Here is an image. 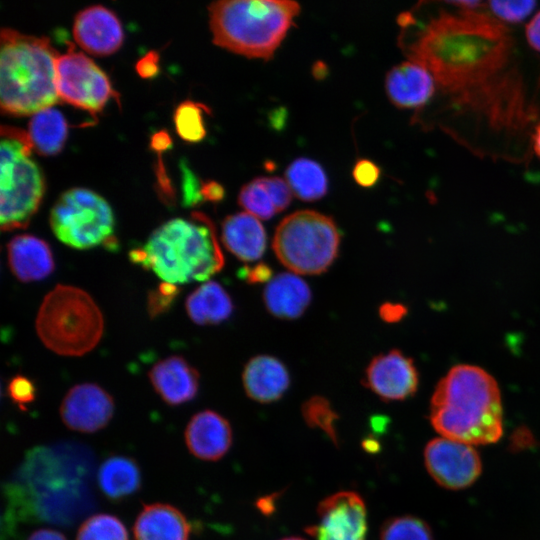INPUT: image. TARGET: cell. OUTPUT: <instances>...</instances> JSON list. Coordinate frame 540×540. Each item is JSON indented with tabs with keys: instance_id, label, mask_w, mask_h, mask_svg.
I'll return each instance as SVG.
<instances>
[{
	"instance_id": "1",
	"label": "cell",
	"mask_w": 540,
	"mask_h": 540,
	"mask_svg": "<svg viewBox=\"0 0 540 540\" xmlns=\"http://www.w3.org/2000/svg\"><path fill=\"white\" fill-rule=\"evenodd\" d=\"M417 6L399 15V45L432 75L436 92L414 120L439 127L481 158L524 162L540 122V59L486 12Z\"/></svg>"
},
{
	"instance_id": "2",
	"label": "cell",
	"mask_w": 540,
	"mask_h": 540,
	"mask_svg": "<svg viewBox=\"0 0 540 540\" xmlns=\"http://www.w3.org/2000/svg\"><path fill=\"white\" fill-rule=\"evenodd\" d=\"M429 416L443 437L470 445L495 443L503 432L498 385L490 374L473 365L454 366L440 380Z\"/></svg>"
},
{
	"instance_id": "3",
	"label": "cell",
	"mask_w": 540,
	"mask_h": 540,
	"mask_svg": "<svg viewBox=\"0 0 540 540\" xmlns=\"http://www.w3.org/2000/svg\"><path fill=\"white\" fill-rule=\"evenodd\" d=\"M193 218L200 223L181 218L165 222L144 246L130 251V260L175 285L209 279L222 269L223 253L210 219L199 212Z\"/></svg>"
},
{
	"instance_id": "4",
	"label": "cell",
	"mask_w": 540,
	"mask_h": 540,
	"mask_svg": "<svg viewBox=\"0 0 540 540\" xmlns=\"http://www.w3.org/2000/svg\"><path fill=\"white\" fill-rule=\"evenodd\" d=\"M58 52L46 37L3 28L0 39V106L14 116L35 114L58 101Z\"/></svg>"
},
{
	"instance_id": "5",
	"label": "cell",
	"mask_w": 540,
	"mask_h": 540,
	"mask_svg": "<svg viewBox=\"0 0 540 540\" xmlns=\"http://www.w3.org/2000/svg\"><path fill=\"white\" fill-rule=\"evenodd\" d=\"M213 42L233 53L268 60L300 13L290 0H222L208 7Z\"/></svg>"
},
{
	"instance_id": "6",
	"label": "cell",
	"mask_w": 540,
	"mask_h": 540,
	"mask_svg": "<svg viewBox=\"0 0 540 540\" xmlns=\"http://www.w3.org/2000/svg\"><path fill=\"white\" fill-rule=\"evenodd\" d=\"M102 313L84 290L57 285L44 298L36 319L41 341L64 356H81L91 351L102 337Z\"/></svg>"
},
{
	"instance_id": "7",
	"label": "cell",
	"mask_w": 540,
	"mask_h": 540,
	"mask_svg": "<svg viewBox=\"0 0 540 540\" xmlns=\"http://www.w3.org/2000/svg\"><path fill=\"white\" fill-rule=\"evenodd\" d=\"M28 133L1 127L0 224L2 231L25 228L38 210L45 191L44 176L31 158Z\"/></svg>"
},
{
	"instance_id": "8",
	"label": "cell",
	"mask_w": 540,
	"mask_h": 540,
	"mask_svg": "<svg viewBox=\"0 0 540 540\" xmlns=\"http://www.w3.org/2000/svg\"><path fill=\"white\" fill-rule=\"evenodd\" d=\"M339 230L334 220L312 210L285 217L276 228L273 249L279 261L297 274L318 275L337 257Z\"/></svg>"
},
{
	"instance_id": "9",
	"label": "cell",
	"mask_w": 540,
	"mask_h": 540,
	"mask_svg": "<svg viewBox=\"0 0 540 540\" xmlns=\"http://www.w3.org/2000/svg\"><path fill=\"white\" fill-rule=\"evenodd\" d=\"M49 221L54 235L69 247L117 248L113 211L103 197L89 189L77 187L62 193L51 209Z\"/></svg>"
},
{
	"instance_id": "10",
	"label": "cell",
	"mask_w": 540,
	"mask_h": 540,
	"mask_svg": "<svg viewBox=\"0 0 540 540\" xmlns=\"http://www.w3.org/2000/svg\"><path fill=\"white\" fill-rule=\"evenodd\" d=\"M55 69L58 98L72 106L97 114L110 98H118L106 73L72 47L58 55Z\"/></svg>"
},
{
	"instance_id": "11",
	"label": "cell",
	"mask_w": 540,
	"mask_h": 540,
	"mask_svg": "<svg viewBox=\"0 0 540 540\" xmlns=\"http://www.w3.org/2000/svg\"><path fill=\"white\" fill-rule=\"evenodd\" d=\"M424 461L431 477L452 490L471 486L482 470L479 454L472 445L445 437L427 443Z\"/></svg>"
},
{
	"instance_id": "12",
	"label": "cell",
	"mask_w": 540,
	"mask_h": 540,
	"mask_svg": "<svg viewBox=\"0 0 540 540\" xmlns=\"http://www.w3.org/2000/svg\"><path fill=\"white\" fill-rule=\"evenodd\" d=\"M318 522L305 531L315 540H366L367 511L354 491H340L323 499L317 508Z\"/></svg>"
},
{
	"instance_id": "13",
	"label": "cell",
	"mask_w": 540,
	"mask_h": 540,
	"mask_svg": "<svg viewBox=\"0 0 540 540\" xmlns=\"http://www.w3.org/2000/svg\"><path fill=\"white\" fill-rule=\"evenodd\" d=\"M418 372L411 358L399 350L375 356L365 371L364 384L384 401L407 399L418 387Z\"/></svg>"
},
{
	"instance_id": "14",
	"label": "cell",
	"mask_w": 540,
	"mask_h": 540,
	"mask_svg": "<svg viewBox=\"0 0 540 540\" xmlns=\"http://www.w3.org/2000/svg\"><path fill=\"white\" fill-rule=\"evenodd\" d=\"M114 407L109 393L96 384L84 383L67 392L60 405V416L69 429L93 433L109 423Z\"/></svg>"
},
{
	"instance_id": "15",
	"label": "cell",
	"mask_w": 540,
	"mask_h": 540,
	"mask_svg": "<svg viewBox=\"0 0 540 540\" xmlns=\"http://www.w3.org/2000/svg\"><path fill=\"white\" fill-rule=\"evenodd\" d=\"M73 37L83 50L95 56L113 54L124 41L118 17L101 5L90 6L78 12L74 19Z\"/></svg>"
},
{
	"instance_id": "16",
	"label": "cell",
	"mask_w": 540,
	"mask_h": 540,
	"mask_svg": "<svg viewBox=\"0 0 540 540\" xmlns=\"http://www.w3.org/2000/svg\"><path fill=\"white\" fill-rule=\"evenodd\" d=\"M385 90L396 107L419 111L433 99L436 86L427 69L407 60L389 70L385 78Z\"/></svg>"
},
{
	"instance_id": "17",
	"label": "cell",
	"mask_w": 540,
	"mask_h": 540,
	"mask_svg": "<svg viewBox=\"0 0 540 540\" xmlns=\"http://www.w3.org/2000/svg\"><path fill=\"white\" fill-rule=\"evenodd\" d=\"M184 437L190 453L206 461L219 460L232 444L229 422L212 410L195 414L186 426Z\"/></svg>"
},
{
	"instance_id": "18",
	"label": "cell",
	"mask_w": 540,
	"mask_h": 540,
	"mask_svg": "<svg viewBox=\"0 0 540 540\" xmlns=\"http://www.w3.org/2000/svg\"><path fill=\"white\" fill-rule=\"evenodd\" d=\"M148 375L155 391L170 405L188 402L198 392L199 374L181 356L158 361Z\"/></svg>"
},
{
	"instance_id": "19",
	"label": "cell",
	"mask_w": 540,
	"mask_h": 540,
	"mask_svg": "<svg viewBox=\"0 0 540 540\" xmlns=\"http://www.w3.org/2000/svg\"><path fill=\"white\" fill-rule=\"evenodd\" d=\"M242 381L249 398L260 403L279 400L290 385L286 366L270 355L251 358L244 367Z\"/></svg>"
},
{
	"instance_id": "20",
	"label": "cell",
	"mask_w": 540,
	"mask_h": 540,
	"mask_svg": "<svg viewBox=\"0 0 540 540\" xmlns=\"http://www.w3.org/2000/svg\"><path fill=\"white\" fill-rule=\"evenodd\" d=\"M8 263L13 275L22 282L49 276L55 267L50 246L43 239L20 234L7 244Z\"/></svg>"
},
{
	"instance_id": "21",
	"label": "cell",
	"mask_w": 540,
	"mask_h": 540,
	"mask_svg": "<svg viewBox=\"0 0 540 540\" xmlns=\"http://www.w3.org/2000/svg\"><path fill=\"white\" fill-rule=\"evenodd\" d=\"M221 237L227 250L245 262L258 260L266 249L265 229L259 219L248 212L226 217Z\"/></svg>"
},
{
	"instance_id": "22",
	"label": "cell",
	"mask_w": 540,
	"mask_h": 540,
	"mask_svg": "<svg viewBox=\"0 0 540 540\" xmlns=\"http://www.w3.org/2000/svg\"><path fill=\"white\" fill-rule=\"evenodd\" d=\"M133 533L135 540H188L190 525L177 508L154 503L143 507Z\"/></svg>"
},
{
	"instance_id": "23",
	"label": "cell",
	"mask_w": 540,
	"mask_h": 540,
	"mask_svg": "<svg viewBox=\"0 0 540 540\" xmlns=\"http://www.w3.org/2000/svg\"><path fill=\"white\" fill-rule=\"evenodd\" d=\"M263 299L267 310L277 318L296 319L311 301L309 286L292 273H281L265 287Z\"/></svg>"
},
{
	"instance_id": "24",
	"label": "cell",
	"mask_w": 540,
	"mask_h": 540,
	"mask_svg": "<svg viewBox=\"0 0 540 540\" xmlns=\"http://www.w3.org/2000/svg\"><path fill=\"white\" fill-rule=\"evenodd\" d=\"M185 307L191 320L199 325L221 323L233 312L229 294L214 281H208L194 290L187 297Z\"/></svg>"
},
{
	"instance_id": "25",
	"label": "cell",
	"mask_w": 540,
	"mask_h": 540,
	"mask_svg": "<svg viewBox=\"0 0 540 540\" xmlns=\"http://www.w3.org/2000/svg\"><path fill=\"white\" fill-rule=\"evenodd\" d=\"M97 480L106 497L120 500L134 494L140 488L141 473L132 458L112 456L101 464Z\"/></svg>"
},
{
	"instance_id": "26",
	"label": "cell",
	"mask_w": 540,
	"mask_h": 540,
	"mask_svg": "<svg viewBox=\"0 0 540 540\" xmlns=\"http://www.w3.org/2000/svg\"><path fill=\"white\" fill-rule=\"evenodd\" d=\"M67 122L56 108L49 107L35 113L28 125V136L32 148L41 155L59 153L66 141Z\"/></svg>"
},
{
	"instance_id": "27",
	"label": "cell",
	"mask_w": 540,
	"mask_h": 540,
	"mask_svg": "<svg viewBox=\"0 0 540 540\" xmlns=\"http://www.w3.org/2000/svg\"><path fill=\"white\" fill-rule=\"evenodd\" d=\"M285 176L292 192L302 201H316L327 193L326 174L314 160L307 158L294 160L288 166Z\"/></svg>"
},
{
	"instance_id": "28",
	"label": "cell",
	"mask_w": 540,
	"mask_h": 540,
	"mask_svg": "<svg viewBox=\"0 0 540 540\" xmlns=\"http://www.w3.org/2000/svg\"><path fill=\"white\" fill-rule=\"evenodd\" d=\"M207 108L200 103L184 101L174 112L173 120L176 132L183 140L196 143L206 136L203 113Z\"/></svg>"
},
{
	"instance_id": "29",
	"label": "cell",
	"mask_w": 540,
	"mask_h": 540,
	"mask_svg": "<svg viewBox=\"0 0 540 540\" xmlns=\"http://www.w3.org/2000/svg\"><path fill=\"white\" fill-rule=\"evenodd\" d=\"M380 540H434L431 528L422 519L403 515L386 520L380 529Z\"/></svg>"
},
{
	"instance_id": "30",
	"label": "cell",
	"mask_w": 540,
	"mask_h": 540,
	"mask_svg": "<svg viewBox=\"0 0 540 540\" xmlns=\"http://www.w3.org/2000/svg\"><path fill=\"white\" fill-rule=\"evenodd\" d=\"M301 410L308 426L321 429L335 445L338 444L335 424L339 416L329 400L322 396H313L303 403Z\"/></svg>"
},
{
	"instance_id": "31",
	"label": "cell",
	"mask_w": 540,
	"mask_h": 540,
	"mask_svg": "<svg viewBox=\"0 0 540 540\" xmlns=\"http://www.w3.org/2000/svg\"><path fill=\"white\" fill-rule=\"evenodd\" d=\"M76 540H129L123 523L109 514H96L85 520Z\"/></svg>"
},
{
	"instance_id": "32",
	"label": "cell",
	"mask_w": 540,
	"mask_h": 540,
	"mask_svg": "<svg viewBox=\"0 0 540 540\" xmlns=\"http://www.w3.org/2000/svg\"><path fill=\"white\" fill-rule=\"evenodd\" d=\"M238 203L258 219L267 220L277 213L272 198L260 178L241 188Z\"/></svg>"
},
{
	"instance_id": "33",
	"label": "cell",
	"mask_w": 540,
	"mask_h": 540,
	"mask_svg": "<svg viewBox=\"0 0 540 540\" xmlns=\"http://www.w3.org/2000/svg\"><path fill=\"white\" fill-rule=\"evenodd\" d=\"M490 13L505 24H517L526 19L535 9L537 2L526 1H490L485 2Z\"/></svg>"
},
{
	"instance_id": "34",
	"label": "cell",
	"mask_w": 540,
	"mask_h": 540,
	"mask_svg": "<svg viewBox=\"0 0 540 540\" xmlns=\"http://www.w3.org/2000/svg\"><path fill=\"white\" fill-rule=\"evenodd\" d=\"M179 292L180 289L175 284L168 282H162L156 289L151 290L147 299L149 315L155 318L167 312L173 305Z\"/></svg>"
},
{
	"instance_id": "35",
	"label": "cell",
	"mask_w": 540,
	"mask_h": 540,
	"mask_svg": "<svg viewBox=\"0 0 540 540\" xmlns=\"http://www.w3.org/2000/svg\"><path fill=\"white\" fill-rule=\"evenodd\" d=\"M269 192L277 212L285 210L292 201V190L287 181L279 177H260Z\"/></svg>"
},
{
	"instance_id": "36",
	"label": "cell",
	"mask_w": 540,
	"mask_h": 540,
	"mask_svg": "<svg viewBox=\"0 0 540 540\" xmlns=\"http://www.w3.org/2000/svg\"><path fill=\"white\" fill-rule=\"evenodd\" d=\"M8 392L11 399L21 408L33 401L35 397V387L31 380L20 375L11 379Z\"/></svg>"
},
{
	"instance_id": "37",
	"label": "cell",
	"mask_w": 540,
	"mask_h": 540,
	"mask_svg": "<svg viewBox=\"0 0 540 540\" xmlns=\"http://www.w3.org/2000/svg\"><path fill=\"white\" fill-rule=\"evenodd\" d=\"M183 173V201L185 206H195L203 201L202 184L192 171L184 164L181 167Z\"/></svg>"
},
{
	"instance_id": "38",
	"label": "cell",
	"mask_w": 540,
	"mask_h": 540,
	"mask_svg": "<svg viewBox=\"0 0 540 540\" xmlns=\"http://www.w3.org/2000/svg\"><path fill=\"white\" fill-rule=\"evenodd\" d=\"M352 175L360 186L371 187L377 183L380 177V169L374 162L361 159L356 162Z\"/></svg>"
},
{
	"instance_id": "39",
	"label": "cell",
	"mask_w": 540,
	"mask_h": 540,
	"mask_svg": "<svg viewBox=\"0 0 540 540\" xmlns=\"http://www.w3.org/2000/svg\"><path fill=\"white\" fill-rule=\"evenodd\" d=\"M240 277L250 284L263 283L272 279V269L265 263L245 266L240 270Z\"/></svg>"
},
{
	"instance_id": "40",
	"label": "cell",
	"mask_w": 540,
	"mask_h": 540,
	"mask_svg": "<svg viewBox=\"0 0 540 540\" xmlns=\"http://www.w3.org/2000/svg\"><path fill=\"white\" fill-rule=\"evenodd\" d=\"M159 57L155 51H151L142 57L136 64L138 74L143 78L154 77L158 73Z\"/></svg>"
},
{
	"instance_id": "41",
	"label": "cell",
	"mask_w": 540,
	"mask_h": 540,
	"mask_svg": "<svg viewBox=\"0 0 540 540\" xmlns=\"http://www.w3.org/2000/svg\"><path fill=\"white\" fill-rule=\"evenodd\" d=\"M525 37L529 47L540 53V10L525 26Z\"/></svg>"
},
{
	"instance_id": "42",
	"label": "cell",
	"mask_w": 540,
	"mask_h": 540,
	"mask_svg": "<svg viewBox=\"0 0 540 540\" xmlns=\"http://www.w3.org/2000/svg\"><path fill=\"white\" fill-rule=\"evenodd\" d=\"M407 313V308L399 303L386 302L379 308V315L382 320L388 323L400 321Z\"/></svg>"
},
{
	"instance_id": "43",
	"label": "cell",
	"mask_w": 540,
	"mask_h": 540,
	"mask_svg": "<svg viewBox=\"0 0 540 540\" xmlns=\"http://www.w3.org/2000/svg\"><path fill=\"white\" fill-rule=\"evenodd\" d=\"M510 442V448L513 451L526 449L535 445V439L526 427H519L515 430Z\"/></svg>"
},
{
	"instance_id": "44",
	"label": "cell",
	"mask_w": 540,
	"mask_h": 540,
	"mask_svg": "<svg viewBox=\"0 0 540 540\" xmlns=\"http://www.w3.org/2000/svg\"><path fill=\"white\" fill-rule=\"evenodd\" d=\"M201 194L203 201H210L213 203L223 200L225 196L224 188L216 181H208L202 183Z\"/></svg>"
},
{
	"instance_id": "45",
	"label": "cell",
	"mask_w": 540,
	"mask_h": 540,
	"mask_svg": "<svg viewBox=\"0 0 540 540\" xmlns=\"http://www.w3.org/2000/svg\"><path fill=\"white\" fill-rule=\"evenodd\" d=\"M27 540H66V538L56 530L40 529L33 532Z\"/></svg>"
},
{
	"instance_id": "46",
	"label": "cell",
	"mask_w": 540,
	"mask_h": 540,
	"mask_svg": "<svg viewBox=\"0 0 540 540\" xmlns=\"http://www.w3.org/2000/svg\"><path fill=\"white\" fill-rule=\"evenodd\" d=\"M151 146L157 151H162L171 146V139L165 131H160L152 136Z\"/></svg>"
},
{
	"instance_id": "47",
	"label": "cell",
	"mask_w": 540,
	"mask_h": 540,
	"mask_svg": "<svg viewBox=\"0 0 540 540\" xmlns=\"http://www.w3.org/2000/svg\"><path fill=\"white\" fill-rule=\"evenodd\" d=\"M274 499H275V495H273V496L271 495V496L262 498L261 500L258 501L257 506L265 514L268 513V512H272L273 509H274L273 508Z\"/></svg>"
},
{
	"instance_id": "48",
	"label": "cell",
	"mask_w": 540,
	"mask_h": 540,
	"mask_svg": "<svg viewBox=\"0 0 540 540\" xmlns=\"http://www.w3.org/2000/svg\"><path fill=\"white\" fill-rule=\"evenodd\" d=\"M532 150L540 158V122L534 129L532 136Z\"/></svg>"
},
{
	"instance_id": "49",
	"label": "cell",
	"mask_w": 540,
	"mask_h": 540,
	"mask_svg": "<svg viewBox=\"0 0 540 540\" xmlns=\"http://www.w3.org/2000/svg\"><path fill=\"white\" fill-rule=\"evenodd\" d=\"M281 540H305V539L300 538V537H287V538H283Z\"/></svg>"
}]
</instances>
